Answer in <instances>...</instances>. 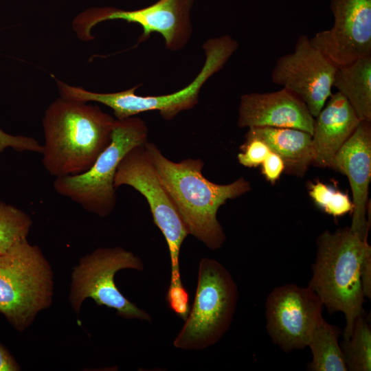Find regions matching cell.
I'll list each match as a JSON object with an SVG mask.
<instances>
[{"label": "cell", "instance_id": "obj_21", "mask_svg": "<svg viewBox=\"0 0 371 371\" xmlns=\"http://www.w3.org/2000/svg\"><path fill=\"white\" fill-rule=\"evenodd\" d=\"M32 225L31 218L25 212L0 201V254L27 238Z\"/></svg>", "mask_w": 371, "mask_h": 371}, {"label": "cell", "instance_id": "obj_4", "mask_svg": "<svg viewBox=\"0 0 371 371\" xmlns=\"http://www.w3.org/2000/svg\"><path fill=\"white\" fill-rule=\"evenodd\" d=\"M54 275L40 248L23 239L0 254V313L18 331L52 302Z\"/></svg>", "mask_w": 371, "mask_h": 371}, {"label": "cell", "instance_id": "obj_29", "mask_svg": "<svg viewBox=\"0 0 371 371\" xmlns=\"http://www.w3.org/2000/svg\"><path fill=\"white\" fill-rule=\"evenodd\" d=\"M20 366L8 350L0 344V371H18Z\"/></svg>", "mask_w": 371, "mask_h": 371}, {"label": "cell", "instance_id": "obj_19", "mask_svg": "<svg viewBox=\"0 0 371 371\" xmlns=\"http://www.w3.org/2000/svg\"><path fill=\"white\" fill-rule=\"evenodd\" d=\"M340 330L323 318L313 330L307 346L313 355L308 365L312 371H346L344 356L338 343Z\"/></svg>", "mask_w": 371, "mask_h": 371}, {"label": "cell", "instance_id": "obj_15", "mask_svg": "<svg viewBox=\"0 0 371 371\" xmlns=\"http://www.w3.org/2000/svg\"><path fill=\"white\" fill-rule=\"evenodd\" d=\"M314 121L305 103L283 87L273 92H252L240 97L238 120L240 128H292L312 135Z\"/></svg>", "mask_w": 371, "mask_h": 371}, {"label": "cell", "instance_id": "obj_1", "mask_svg": "<svg viewBox=\"0 0 371 371\" xmlns=\"http://www.w3.org/2000/svg\"><path fill=\"white\" fill-rule=\"evenodd\" d=\"M144 148L190 234L210 249L221 248L226 236L217 219V212L227 200L249 192V182L240 177L228 184H217L203 176L204 162L201 159L175 162L152 142L147 141Z\"/></svg>", "mask_w": 371, "mask_h": 371}, {"label": "cell", "instance_id": "obj_17", "mask_svg": "<svg viewBox=\"0 0 371 371\" xmlns=\"http://www.w3.org/2000/svg\"><path fill=\"white\" fill-rule=\"evenodd\" d=\"M245 135L261 139L271 151L278 155L288 175L302 177L313 163L312 135L306 131L262 126L249 128Z\"/></svg>", "mask_w": 371, "mask_h": 371}, {"label": "cell", "instance_id": "obj_16", "mask_svg": "<svg viewBox=\"0 0 371 371\" xmlns=\"http://www.w3.org/2000/svg\"><path fill=\"white\" fill-rule=\"evenodd\" d=\"M360 122L348 100L338 91L332 93L315 117L311 135L312 164L322 168H330L333 158Z\"/></svg>", "mask_w": 371, "mask_h": 371}, {"label": "cell", "instance_id": "obj_5", "mask_svg": "<svg viewBox=\"0 0 371 371\" xmlns=\"http://www.w3.org/2000/svg\"><path fill=\"white\" fill-rule=\"evenodd\" d=\"M238 47V43L229 35L207 41L203 45L205 61L197 76L184 88L170 94L138 95L135 93L137 86L120 92L101 93L68 85L65 89V95L76 101L102 103L113 111L117 120L157 111L164 119L170 120L180 112L190 110L197 104L203 85L224 67Z\"/></svg>", "mask_w": 371, "mask_h": 371}, {"label": "cell", "instance_id": "obj_22", "mask_svg": "<svg viewBox=\"0 0 371 371\" xmlns=\"http://www.w3.org/2000/svg\"><path fill=\"white\" fill-rule=\"evenodd\" d=\"M245 142L240 146V152L238 154V162L248 168H254L261 165L271 150L261 139L248 135L245 136Z\"/></svg>", "mask_w": 371, "mask_h": 371}, {"label": "cell", "instance_id": "obj_10", "mask_svg": "<svg viewBox=\"0 0 371 371\" xmlns=\"http://www.w3.org/2000/svg\"><path fill=\"white\" fill-rule=\"evenodd\" d=\"M194 0H159L139 10H123L114 8L88 9L74 20L73 26L82 39L91 38V30L98 23L107 20L121 19L136 23L143 32L139 42L146 40L153 32L159 33L167 49H182L192 34L190 17Z\"/></svg>", "mask_w": 371, "mask_h": 371}, {"label": "cell", "instance_id": "obj_3", "mask_svg": "<svg viewBox=\"0 0 371 371\" xmlns=\"http://www.w3.org/2000/svg\"><path fill=\"white\" fill-rule=\"evenodd\" d=\"M316 243V259L308 286L329 313L341 311L344 314L343 337L348 339L356 319L364 313L360 271L363 257L371 247L368 240L362 239L350 227L334 232L324 231Z\"/></svg>", "mask_w": 371, "mask_h": 371}, {"label": "cell", "instance_id": "obj_12", "mask_svg": "<svg viewBox=\"0 0 371 371\" xmlns=\"http://www.w3.org/2000/svg\"><path fill=\"white\" fill-rule=\"evenodd\" d=\"M323 306L308 286L289 284L276 287L266 301L267 329L270 337L284 352L306 347L323 319Z\"/></svg>", "mask_w": 371, "mask_h": 371}, {"label": "cell", "instance_id": "obj_7", "mask_svg": "<svg viewBox=\"0 0 371 371\" xmlns=\"http://www.w3.org/2000/svg\"><path fill=\"white\" fill-rule=\"evenodd\" d=\"M237 300V285L227 269L216 260L202 258L194 300L173 346L199 351L215 344L229 330Z\"/></svg>", "mask_w": 371, "mask_h": 371}, {"label": "cell", "instance_id": "obj_11", "mask_svg": "<svg viewBox=\"0 0 371 371\" xmlns=\"http://www.w3.org/2000/svg\"><path fill=\"white\" fill-rule=\"evenodd\" d=\"M337 67L311 42L300 35L293 52L278 58L271 72V81L296 95L316 117L332 95Z\"/></svg>", "mask_w": 371, "mask_h": 371}, {"label": "cell", "instance_id": "obj_23", "mask_svg": "<svg viewBox=\"0 0 371 371\" xmlns=\"http://www.w3.org/2000/svg\"><path fill=\"white\" fill-rule=\"evenodd\" d=\"M12 148L17 152L30 151L41 153L43 147L33 137L23 135H13L0 128V154L5 149Z\"/></svg>", "mask_w": 371, "mask_h": 371}, {"label": "cell", "instance_id": "obj_27", "mask_svg": "<svg viewBox=\"0 0 371 371\" xmlns=\"http://www.w3.org/2000/svg\"><path fill=\"white\" fill-rule=\"evenodd\" d=\"M335 190L322 182L313 183L309 188V195L313 201L324 210L330 200Z\"/></svg>", "mask_w": 371, "mask_h": 371}, {"label": "cell", "instance_id": "obj_9", "mask_svg": "<svg viewBox=\"0 0 371 371\" xmlns=\"http://www.w3.org/2000/svg\"><path fill=\"white\" fill-rule=\"evenodd\" d=\"M125 269L142 271L144 265L139 257L120 247H100L81 258L71 273L69 295L76 313L90 297L98 306L115 309L125 319L150 322V315L126 299L115 284V273Z\"/></svg>", "mask_w": 371, "mask_h": 371}, {"label": "cell", "instance_id": "obj_14", "mask_svg": "<svg viewBox=\"0 0 371 371\" xmlns=\"http://www.w3.org/2000/svg\"><path fill=\"white\" fill-rule=\"evenodd\" d=\"M330 168L345 175L352 193L350 229L368 240L370 221L367 219L371 179V122L361 121L333 158Z\"/></svg>", "mask_w": 371, "mask_h": 371}, {"label": "cell", "instance_id": "obj_6", "mask_svg": "<svg viewBox=\"0 0 371 371\" xmlns=\"http://www.w3.org/2000/svg\"><path fill=\"white\" fill-rule=\"evenodd\" d=\"M148 129L139 117L117 120L109 146L86 172L56 178V192L100 217L110 215L117 202L114 180L118 166L126 154L148 141Z\"/></svg>", "mask_w": 371, "mask_h": 371}, {"label": "cell", "instance_id": "obj_20", "mask_svg": "<svg viewBox=\"0 0 371 371\" xmlns=\"http://www.w3.org/2000/svg\"><path fill=\"white\" fill-rule=\"evenodd\" d=\"M341 350L348 370H371V328L364 313L356 319L351 336L344 339Z\"/></svg>", "mask_w": 371, "mask_h": 371}, {"label": "cell", "instance_id": "obj_26", "mask_svg": "<svg viewBox=\"0 0 371 371\" xmlns=\"http://www.w3.org/2000/svg\"><path fill=\"white\" fill-rule=\"evenodd\" d=\"M324 210L334 216H342L352 210V203L347 194L335 190Z\"/></svg>", "mask_w": 371, "mask_h": 371}, {"label": "cell", "instance_id": "obj_24", "mask_svg": "<svg viewBox=\"0 0 371 371\" xmlns=\"http://www.w3.org/2000/svg\"><path fill=\"white\" fill-rule=\"evenodd\" d=\"M166 299L170 309L185 320L190 310L189 295L186 289L184 287L168 289Z\"/></svg>", "mask_w": 371, "mask_h": 371}, {"label": "cell", "instance_id": "obj_13", "mask_svg": "<svg viewBox=\"0 0 371 371\" xmlns=\"http://www.w3.org/2000/svg\"><path fill=\"white\" fill-rule=\"evenodd\" d=\"M334 23L310 38L337 67L371 56V0H330Z\"/></svg>", "mask_w": 371, "mask_h": 371}, {"label": "cell", "instance_id": "obj_25", "mask_svg": "<svg viewBox=\"0 0 371 371\" xmlns=\"http://www.w3.org/2000/svg\"><path fill=\"white\" fill-rule=\"evenodd\" d=\"M262 173L266 179L274 184L284 170V164L280 157L271 151L261 164Z\"/></svg>", "mask_w": 371, "mask_h": 371}, {"label": "cell", "instance_id": "obj_28", "mask_svg": "<svg viewBox=\"0 0 371 371\" xmlns=\"http://www.w3.org/2000/svg\"><path fill=\"white\" fill-rule=\"evenodd\" d=\"M360 278L364 297H371V251L368 252L361 262Z\"/></svg>", "mask_w": 371, "mask_h": 371}, {"label": "cell", "instance_id": "obj_8", "mask_svg": "<svg viewBox=\"0 0 371 371\" xmlns=\"http://www.w3.org/2000/svg\"><path fill=\"white\" fill-rule=\"evenodd\" d=\"M144 144L135 146L122 159L115 174L114 186L116 189L122 186L132 187L146 199L153 223L161 232L168 247L171 267L168 287H182L179 254L182 243L190 233L162 184Z\"/></svg>", "mask_w": 371, "mask_h": 371}, {"label": "cell", "instance_id": "obj_18", "mask_svg": "<svg viewBox=\"0 0 371 371\" xmlns=\"http://www.w3.org/2000/svg\"><path fill=\"white\" fill-rule=\"evenodd\" d=\"M333 87L348 100L361 121L371 122V56L337 67Z\"/></svg>", "mask_w": 371, "mask_h": 371}, {"label": "cell", "instance_id": "obj_2", "mask_svg": "<svg viewBox=\"0 0 371 371\" xmlns=\"http://www.w3.org/2000/svg\"><path fill=\"white\" fill-rule=\"evenodd\" d=\"M116 119L98 106L58 98L43 120V164L55 178L88 170L109 146Z\"/></svg>", "mask_w": 371, "mask_h": 371}]
</instances>
